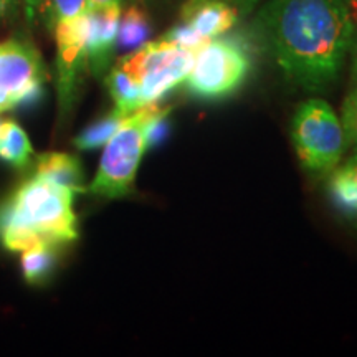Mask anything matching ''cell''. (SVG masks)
<instances>
[{"instance_id": "20", "label": "cell", "mask_w": 357, "mask_h": 357, "mask_svg": "<svg viewBox=\"0 0 357 357\" xmlns=\"http://www.w3.org/2000/svg\"><path fill=\"white\" fill-rule=\"evenodd\" d=\"M162 38H166L167 42L177 45V47L184 48V50H190L195 53H197L200 48L208 42V40L200 37L195 30H192L189 25H185L184 22H182L181 25H176L174 29L169 30Z\"/></svg>"}, {"instance_id": "15", "label": "cell", "mask_w": 357, "mask_h": 357, "mask_svg": "<svg viewBox=\"0 0 357 357\" xmlns=\"http://www.w3.org/2000/svg\"><path fill=\"white\" fill-rule=\"evenodd\" d=\"M56 247L50 242H40L22 252V270L30 284L42 283L50 276L56 261Z\"/></svg>"}, {"instance_id": "23", "label": "cell", "mask_w": 357, "mask_h": 357, "mask_svg": "<svg viewBox=\"0 0 357 357\" xmlns=\"http://www.w3.org/2000/svg\"><path fill=\"white\" fill-rule=\"evenodd\" d=\"M88 10H105V8L121 7V0H86Z\"/></svg>"}, {"instance_id": "6", "label": "cell", "mask_w": 357, "mask_h": 357, "mask_svg": "<svg viewBox=\"0 0 357 357\" xmlns=\"http://www.w3.org/2000/svg\"><path fill=\"white\" fill-rule=\"evenodd\" d=\"M195 52L184 50L166 38L141 45L116 65L139 84L142 105L158 102L184 79L194 65Z\"/></svg>"}, {"instance_id": "12", "label": "cell", "mask_w": 357, "mask_h": 357, "mask_svg": "<svg viewBox=\"0 0 357 357\" xmlns=\"http://www.w3.org/2000/svg\"><path fill=\"white\" fill-rule=\"evenodd\" d=\"M329 194L337 211L357 225V153L329 174Z\"/></svg>"}, {"instance_id": "21", "label": "cell", "mask_w": 357, "mask_h": 357, "mask_svg": "<svg viewBox=\"0 0 357 357\" xmlns=\"http://www.w3.org/2000/svg\"><path fill=\"white\" fill-rule=\"evenodd\" d=\"M167 114L169 109H162V113L154 119L153 124H151L149 134H147V149H149V147L159 146L160 142L167 137L169 128H171L167 121Z\"/></svg>"}, {"instance_id": "5", "label": "cell", "mask_w": 357, "mask_h": 357, "mask_svg": "<svg viewBox=\"0 0 357 357\" xmlns=\"http://www.w3.org/2000/svg\"><path fill=\"white\" fill-rule=\"evenodd\" d=\"M250 71L248 45L238 37H217L195 53L194 65L182 84L200 100H223L242 86Z\"/></svg>"}, {"instance_id": "1", "label": "cell", "mask_w": 357, "mask_h": 357, "mask_svg": "<svg viewBox=\"0 0 357 357\" xmlns=\"http://www.w3.org/2000/svg\"><path fill=\"white\" fill-rule=\"evenodd\" d=\"M260 22L287 79L310 93L336 82L356 32L347 0H271Z\"/></svg>"}, {"instance_id": "13", "label": "cell", "mask_w": 357, "mask_h": 357, "mask_svg": "<svg viewBox=\"0 0 357 357\" xmlns=\"http://www.w3.org/2000/svg\"><path fill=\"white\" fill-rule=\"evenodd\" d=\"M106 86L114 100V111L126 118L136 109L142 108V96L139 84L134 82L131 75L121 66L116 65L106 77Z\"/></svg>"}, {"instance_id": "27", "label": "cell", "mask_w": 357, "mask_h": 357, "mask_svg": "<svg viewBox=\"0 0 357 357\" xmlns=\"http://www.w3.org/2000/svg\"><path fill=\"white\" fill-rule=\"evenodd\" d=\"M347 3H349L351 17H352V20H354V25L357 29V0H347Z\"/></svg>"}, {"instance_id": "16", "label": "cell", "mask_w": 357, "mask_h": 357, "mask_svg": "<svg viewBox=\"0 0 357 357\" xmlns=\"http://www.w3.org/2000/svg\"><path fill=\"white\" fill-rule=\"evenodd\" d=\"M151 24L147 13L141 7H129L119 19L118 45L128 50H136L149 38Z\"/></svg>"}, {"instance_id": "3", "label": "cell", "mask_w": 357, "mask_h": 357, "mask_svg": "<svg viewBox=\"0 0 357 357\" xmlns=\"http://www.w3.org/2000/svg\"><path fill=\"white\" fill-rule=\"evenodd\" d=\"M162 113L158 102L142 106L123 119L121 126L106 142L100 169L89 184V194L105 199L126 197L132 190L134 178L147 151L151 124Z\"/></svg>"}, {"instance_id": "14", "label": "cell", "mask_w": 357, "mask_h": 357, "mask_svg": "<svg viewBox=\"0 0 357 357\" xmlns=\"http://www.w3.org/2000/svg\"><path fill=\"white\" fill-rule=\"evenodd\" d=\"M33 155V147L24 129L13 121L0 128V158L15 167H25Z\"/></svg>"}, {"instance_id": "26", "label": "cell", "mask_w": 357, "mask_h": 357, "mask_svg": "<svg viewBox=\"0 0 357 357\" xmlns=\"http://www.w3.org/2000/svg\"><path fill=\"white\" fill-rule=\"evenodd\" d=\"M227 2L231 3L235 8H238V10H243V12H248L250 8H252L258 0H227Z\"/></svg>"}, {"instance_id": "4", "label": "cell", "mask_w": 357, "mask_h": 357, "mask_svg": "<svg viewBox=\"0 0 357 357\" xmlns=\"http://www.w3.org/2000/svg\"><path fill=\"white\" fill-rule=\"evenodd\" d=\"M291 139L301 166L312 176H329L347 149L341 119L323 100H307L298 106L291 121Z\"/></svg>"}, {"instance_id": "7", "label": "cell", "mask_w": 357, "mask_h": 357, "mask_svg": "<svg viewBox=\"0 0 357 357\" xmlns=\"http://www.w3.org/2000/svg\"><path fill=\"white\" fill-rule=\"evenodd\" d=\"M43 78L42 58L32 43L12 38L0 45V113L38 98Z\"/></svg>"}, {"instance_id": "2", "label": "cell", "mask_w": 357, "mask_h": 357, "mask_svg": "<svg viewBox=\"0 0 357 357\" xmlns=\"http://www.w3.org/2000/svg\"><path fill=\"white\" fill-rule=\"evenodd\" d=\"M73 192L35 176L17 189L0 215V238L12 252L40 242L55 245L78 238Z\"/></svg>"}, {"instance_id": "24", "label": "cell", "mask_w": 357, "mask_h": 357, "mask_svg": "<svg viewBox=\"0 0 357 357\" xmlns=\"http://www.w3.org/2000/svg\"><path fill=\"white\" fill-rule=\"evenodd\" d=\"M20 0H0V20L8 19L19 7Z\"/></svg>"}, {"instance_id": "25", "label": "cell", "mask_w": 357, "mask_h": 357, "mask_svg": "<svg viewBox=\"0 0 357 357\" xmlns=\"http://www.w3.org/2000/svg\"><path fill=\"white\" fill-rule=\"evenodd\" d=\"M351 52H352V83L357 82V29L354 32V38H352V45H351Z\"/></svg>"}, {"instance_id": "17", "label": "cell", "mask_w": 357, "mask_h": 357, "mask_svg": "<svg viewBox=\"0 0 357 357\" xmlns=\"http://www.w3.org/2000/svg\"><path fill=\"white\" fill-rule=\"evenodd\" d=\"M123 119V116L113 109L108 116H105L100 121L93 123L91 126L84 129L77 139H75V146L79 151H91L105 146L109 141V137L116 132V129L121 126Z\"/></svg>"}, {"instance_id": "11", "label": "cell", "mask_w": 357, "mask_h": 357, "mask_svg": "<svg viewBox=\"0 0 357 357\" xmlns=\"http://www.w3.org/2000/svg\"><path fill=\"white\" fill-rule=\"evenodd\" d=\"M35 176L47 178L53 184L73 192L75 195L82 194L84 190L82 166L75 155L65 153L42 154L37 160V174Z\"/></svg>"}, {"instance_id": "22", "label": "cell", "mask_w": 357, "mask_h": 357, "mask_svg": "<svg viewBox=\"0 0 357 357\" xmlns=\"http://www.w3.org/2000/svg\"><path fill=\"white\" fill-rule=\"evenodd\" d=\"M25 15L29 22H35L38 15H45L47 8V0H24Z\"/></svg>"}, {"instance_id": "8", "label": "cell", "mask_w": 357, "mask_h": 357, "mask_svg": "<svg viewBox=\"0 0 357 357\" xmlns=\"http://www.w3.org/2000/svg\"><path fill=\"white\" fill-rule=\"evenodd\" d=\"M52 29L56 42L58 101L61 116H66L77 101L83 73L88 66V12L78 19L56 22Z\"/></svg>"}, {"instance_id": "28", "label": "cell", "mask_w": 357, "mask_h": 357, "mask_svg": "<svg viewBox=\"0 0 357 357\" xmlns=\"http://www.w3.org/2000/svg\"><path fill=\"white\" fill-rule=\"evenodd\" d=\"M0 128H2V121H0Z\"/></svg>"}, {"instance_id": "19", "label": "cell", "mask_w": 357, "mask_h": 357, "mask_svg": "<svg viewBox=\"0 0 357 357\" xmlns=\"http://www.w3.org/2000/svg\"><path fill=\"white\" fill-rule=\"evenodd\" d=\"M341 123L344 128L347 147H351L352 153H357V82L352 83L349 95L342 105Z\"/></svg>"}, {"instance_id": "9", "label": "cell", "mask_w": 357, "mask_h": 357, "mask_svg": "<svg viewBox=\"0 0 357 357\" xmlns=\"http://www.w3.org/2000/svg\"><path fill=\"white\" fill-rule=\"evenodd\" d=\"M119 19L121 7L88 10L86 58L88 68L95 77H101L109 68L118 45Z\"/></svg>"}, {"instance_id": "10", "label": "cell", "mask_w": 357, "mask_h": 357, "mask_svg": "<svg viewBox=\"0 0 357 357\" xmlns=\"http://www.w3.org/2000/svg\"><path fill=\"white\" fill-rule=\"evenodd\" d=\"M181 13L182 22L205 40L222 37L238 20V8L227 0H185Z\"/></svg>"}, {"instance_id": "18", "label": "cell", "mask_w": 357, "mask_h": 357, "mask_svg": "<svg viewBox=\"0 0 357 357\" xmlns=\"http://www.w3.org/2000/svg\"><path fill=\"white\" fill-rule=\"evenodd\" d=\"M86 12V0H47V8H45V15L50 26L56 22L78 19Z\"/></svg>"}]
</instances>
